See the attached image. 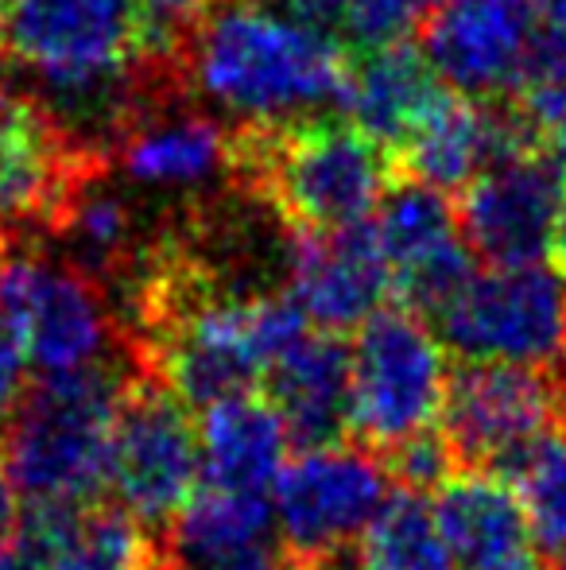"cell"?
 <instances>
[{"label":"cell","instance_id":"35","mask_svg":"<svg viewBox=\"0 0 566 570\" xmlns=\"http://www.w3.org/2000/svg\"><path fill=\"white\" fill-rule=\"evenodd\" d=\"M148 570H171V567H167V563H163V559H156V563H151Z\"/></svg>","mask_w":566,"mask_h":570},{"label":"cell","instance_id":"30","mask_svg":"<svg viewBox=\"0 0 566 570\" xmlns=\"http://www.w3.org/2000/svg\"><path fill=\"white\" fill-rule=\"evenodd\" d=\"M536 8H539V20H544L547 28H555L566 36V0H536Z\"/></svg>","mask_w":566,"mask_h":570},{"label":"cell","instance_id":"19","mask_svg":"<svg viewBox=\"0 0 566 570\" xmlns=\"http://www.w3.org/2000/svg\"><path fill=\"white\" fill-rule=\"evenodd\" d=\"M198 443H202V481L210 489L272 497L291 439L272 400L245 392L202 407Z\"/></svg>","mask_w":566,"mask_h":570},{"label":"cell","instance_id":"2","mask_svg":"<svg viewBox=\"0 0 566 570\" xmlns=\"http://www.w3.org/2000/svg\"><path fill=\"white\" fill-rule=\"evenodd\" d=\"M234 187L260 198L287 229L334 233L377 214L400 167L354 120L234 125Z\"/></svg>","mask_w":566,"mask_h":570},{"label":"cell","instance_id":"17","mask_svg":"<svg viewBox=\"0 0 566 570\" xmlns=\"http://www.w3.org/2000/svg\"><path fill=\"white\" fill-rule=\"evenodd\" d=\"M446 98L443 78L408 39L385 47H369L357 62H349V86L341 109L365 136L400 151V144L424 125V117Z\"/></svg>","mask_w":566,"mask_h":570},{"label":"cell","instance_id":"31","mask_svg":"<svg viewBox=\"0 0 566 570\" xmlns=\"http://www.w3.org/2000/svg\"><path fill=\"white\" fill-rule=\"evenodd\" d=\"M547 151H552V156L559 159V164H563V171H566V120H563L559 128H555L552 136H547Z\"/></svg>","mask_w":566,"mask_h":570},{"label":"cell","instance_id":"18","mask_svg":"<svg viewBox=\"0 0 566 570\" xmlns=\"http://www.w3.org/2000/svg\"><path fill=\"white\" fill-rule=\"evenodd\" d=\"M435 517L461 570H500L532 551L516 489L493 470H458L435 489Z\"/></svg>","mask_w":566,"mask_h":570},{"label":"cell","instance_id":"22","mask_svg":"<svg viewBox=\"0 0 566 570\" xmlns=\"http://www.w3.org/2000/svg\"><path fill=\"white\" fill-rule=\"evenodd\" d=\"M373 226H377L380 248H385L393 272L419 261V256H427L430 248L461 237L458 206L446 198V190L408 179V175H400L388 187V195L380 198L377 214H373Z\"/></svg>","mask_w":566,"mask_h":570},{"label":"cell","instance_id":"11","mask_svg":"<svg viewBox=\"0 0 566 570\" xmlns=\"http://www.w3.org/2000/svg\"><path fill=\"white\" fill-rule=\"evenodd\" d=\"M539 23L536 0H443L424 23V55L461 98H500L520 82Z\"/></svg>","mask_w":566,"mask_h":570},{"label":"cell","instance_id":"24","mask_svg":"<svg viewBox=\"0 0 566 570\" xmlns=\"http://www.w3.org/2000/svg\"><path fill=\"white\" fill-rule=\"evenodd\" d=\"M388 478L400 489H416V493H435L438 485H446V478L458 473V462H454L450 443L443 439L438 428H427L419 435H411L408 443L393 446L388 454H380Z\"/></svg>","mask_w":566,"mask_h":570},{"label":"cell","instance_id":"15","mask_svg":"<svg viewBox=\"0 0 566 570\" xmlns=\"http://www.w3.org/2000/svg\"><path fill=\"white\" fill-rule=\"evenodd\" d=\"M265 396L280 412L295 451L349 443L354 353L330 331H310L268 365Z\"/></svg>","mask_w":566,"mask_h":570},{"label":"cell","instance_id":"13","mask_svg":"<svg viewBox=\"0 0 566 570\" xmlns=\"http://www.w3.org/2000/svg\"><path fill=\"white\" fill-rule=\"evenodd\" d=\"M287 292L318 331H361L393 295V264L373 218L334 233L291 229Z\"/></svg>","mask_w":566,"mask_h":570},{"label":"cell","instance_id":"14","mask_svg":"<svg viewBox=\"0 0 566 570\" xmlns=\"http://www.w3.org/2000/svg\"><path fill=\"white\" fill-rule=\"evenodd\" d=\"M156 543L171 570H299L280 535L272 497L202 485Z\"/></svg>","mask_w":566,"mask_h":570},{"label":"cell","instance_id":"9","mask_svg":"<svg viewBox=\"0 0 566 570\" xmlns=\"http://www.w3.org/2000/svg\"><path fill=\"white\" fill-rule=\"evenodd\" d=\"M563 389L555 368L461 361L446 381L438 431L458 470H500L528 439L559 420Z\"/></svg>","mask_w":566,"mask_h":570},{"label":"cell","instance_id":"3","mask_svg":"<svg viewBox=\"0 0 566 570\" xmlns=\"http://www.w3.org/2000/svg\"><path fill=\"white\" fill-rule=\"evenodd\" d=\"M140 361L39 376L0 420V470L28 504H90L109 489L113 415Z\"/></svg>","mask_w":566,"mask_h":570},{"label":"cell","instance_id":"23","mask_svg":"<svg viewBox=\"0 0 566 570\" xmlns=\"http://www.w3.org/2000/svg\"><path fill=\"white\" fill-rule=\"evenodd\" d=\"M443 0H346V16H341V28L354 43L385 47L408 39L416 28L435 16V8Z\"/></svg>","mask_w":566,"mask_h":570},{"label":"cell","instance_id":"8","mask_svg":"<svg viewBox=\"0 0 566 570\" xmlns=\"http://www.w3.org/2000/svg\"><path fill=\"white\" fill-rule=\"evenodd\" d=\"M380 454L357 443L315 446L284 462L272 489L280 535L295 567H318L346 556L393 493Z\"/></svg>","mask_w":566,"mask_h":570},{"label":"cell","instance_id":"21","mask_svg":"<svg viewBox=\"0 0 566 570\" xmlns=\"http://www.w3.org/2000/svg\"><path fill=\"white\" fill-rule=\"evenodd\" d=\"M500 478L516 489L532 540L544 551L566 548V420H555L536 439L500 462Z\"/></svg>","mask_w":566,"mask_h":570},{"label":"cell","instance_id":"5","mask_svg":"<svg viewBox=\"0 0 566 570\" xmlns=\"http://www.w3.org/2000/svg\"><path fill=\"white\" fill-rule=\"evenodd\" d=\"M202 478V443L190 404L156 373L137 368L121 392L109 443V489L137 524L159 535Z\"/></svg>","mask_w":566,"mask_h":570},{"label":"cell","instance_id":"32","mask_svg":"<svg viewBox=\"0 0 566 570\" xmlns=\"http://www.w3.org/2000/svg\"><path fill=\"white\" fill-rule=\"evenodd\" d=\"M500 570H552V567H547L544 559L532 556V551H528L524 559H516V563H508V567H500Z\"/></svg>","mask_w":566,"mask_h":570},{"label":"cell","instance_id":"4","mask_svg":"<svg viewBox=\"0 0 566 570\" xmlns=\"http://www.w3.org/2000/svg\"><path fill=\"white\" fill-rule=\"evenodd\" d=\"M0 307L20 331L28 365L39 376L140 361L113 295L67 256L31 248L0 264Z\"/></svg>","mask_w":566,"mask_h":570},{"label":"cell","instance_id":"16","mask_svg":"<svg viewBox=\"0 0 566 570\" xmlns=\"http://www.w3.org/2000/svg\"><path fill=\"white\" fill-rule=\"evenodd\" d=\"M234 132L221 120L195 114L182 101L151 109L117 136L109 159L148 187L195 190L206 183H234Z\"/></svg>","mask_w":566,"mask_h":570},{"label":"cell","instance_id":"26","mask_svg":"<svg viewBox=\"0 0 566 570\" xmlns=\"http://www.w3.org/2000/svg\"><path fill=\"white\" fill-rule=\"evenodd\" d=\"M28 353H23V342H20V331L16 323L4 315L0 307V420L16 407V400L28 392Z\"/></svg>","mask_w":566,"mask_h":570},{"label":"cell","instance_id":"27","mask_svg":"<svg viewBox=\"0 0 566 570\" xmlns=\"http://www.w3.org/2000/svg\"><path fill=\"white\" fill-rule=\"evenodd\" d=\"M280 12L295 16V20L302 23H315V28L330 31L341 23V16H346V0H272Z\"/></svg>","mask_w":566,"mask_h":570},{"label":"cell","instance_id":"36","mask_svg":"<svg viewBox=\"0 0 566 570\" xmlns=\"http://www.w3.org/2000/svg\"><path fill=\"white\" fill-rule=\"evenodd\" d=\"M299 570H302V567H299Z\"/></svg>","mask_w":566,"mask_h":570},{"label":"cell","instance_id":"28","mask_svg":"<svg viewBox=\"0 0 566 570\" xmlns=\"http://www.w3.org/2000/svg\"><path fill=\"white\" fill-rule=\"evenodd\" d=\"M20 493H16V485L8 481V473L0 470V543L8 540V535L20 528Z\"/></svg>","mask_w":566,"mask_h":570},{"label":"cell","instance_id":"29","mask_svg":"<svg viewBox=\"0 0 566 570\" xmlns=\"http://www.w3.org/2000/svg\"><path fill=\"white\" fill-rule=\"evenodd\" d=\"M547 256H552V261H555V272H559V276H566V203H563L559 222H555L552 248H547Z\"/></svg>","mask_w":566,"mask_h":570},{"label":"cell","instance_id":"25","mask_svg":"<svg viewBox=\"0 0 566 570\" xmlns=\"http://www.w3.org/2000/svg\"><path fill=\"white\" fill-rule=\"evenodd\" d=\"M214 0H140L143 8V55H163L175 59V47L182 43L198 16Z\"/></svg>","mask_w":566,"mask_h":570},{"label":"cell","instance_id":"33","mask_svg":"<svg viewBox=\"0 0 566 570\" xmlns=\"http://www.w3.org/2000/svg\"><path fill=\"white\" fill-rule=\"evenodd\" d=\"M4 28H8V0H0V43H4Z\"/></svg>","mask_w":566,"mask_h":570},{"label":"cell","instance_id":"34","mask_svg":"<svg viewBox=\"0 0 566 570\" xmlns=\"http://www.w3.org/2000/svg\"><path fill=\"white\" fill-rule=\"evenodd\" d=\"M555 570H566V548L559 551V563H555Z\"/></svg>","mask_w":566,"mask_h":570},{"label":"cell","instance_id":"20","mask_svg":"<svg viewBox=\"0 0 566 570\" xmlns=\"http://www.w3.org/2000/svg\"><path fill=\"white\" fill-rule=\"evenodd\" d=\"M322 570H461L443 524L435 517V504L427 493L400 489L385 497L373 524L346 556L330 559Z\"/></svg>","mask_w":566,"mask_h":570},{"label":"cell","instance_id":"12","mask_svg":"<svg viewBox=\"0 0 566 570\" xmlns=\"http://www.w3.org/2000/svg\"><path fill=\"white\" fill-rule=\"evenodd\" d=\"M536 148H544V140L513 101L489 106V98L446 94L424 117V125L400 144L396 167L408 179L461 195L489 167Z\"/></svg>","mask_w":566,"mask_h":570},{"label":"cell","instance_id":"6","mask_svg":"<svg viewBox=\"0 0 566 570\" xmlns=\"http://www.w3.org/2000/svg\"><path fill=\"white\" fill-rule=\"evenodd\" d=\"M354 412L349 439L388 454L435 428L446 400V353L427 323L404 307H380L354 342Z\"/></svg>","mask_w":566,"mask_h":570},{"label":"cell","instance_id":"1","mask_svg":"<svg viewBox=\"0 0 566 570\" xmlns=\"http://www.w3.org/2000/svg\"><path fill=\"white\" fill-rule=\"evenodd\" d=\"M182 82L252 120H299L346 101L349 55L330 31L257 0H214L175 47Z\"/></svg>","mask_w":566,"mask_h":570},{"label":"cell","instance_id":"10","mask_svg":"<svg viewBox=\"0 0 566 570\" xmlns=\"http://www.w3.org/2000/svg\"><path fill=\"white\" fill-rule=\"evenodd\" d=\"M563 203V164L547 148H536L489 167L461 190L458 229L466 245L493 268L539 264L552 248Z\"/></svg>","mask_w":566,"mask_h":570},{"label":"cell","instance_id":"7","mask_svg":"<svg viewBox=\"0 0 566 570\" xmlns=\"http://www.w3.org/2000/svg\"><path fill=\"white\" fill-rule=\"evenodd\" d=\"M435 326L461 361L559 368L566 365V284L544 264H489Z\"/></svg>","mask_w":566,"mask_h":570}]
</instances>
